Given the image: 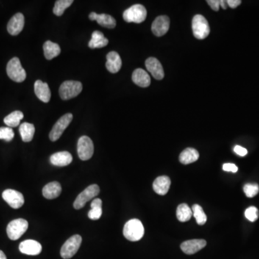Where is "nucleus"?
<instances>
[{
	"mask_svg": "<svg viewBox=\"0 0 259 259\" xmlns=\"http://www.w3.org/2000/svg\"><path fill=\"white\" fill-rule=\"evenodd\" d=\"M144 227L141 221L138 219H132L128 221L123 228V235L130 241H138L144 235Z\"/></svg>",
	"mask_w": 259,
	"mask_h": 259,
	"instance_id": "nucleus-1",
	"label": "nucleus"
},
{
	"mask_svg": "<svg viewBox=\"0 0 259 259\" xmlns=\"http://www.w3.org/2000/svg\"><path fill=\"white\" fill-rule=\"evenodd\" d=\"M123 17L127 23H141L147 17V10L142 4H134L125 10Z\"/></svg>",
	"mask_w": 259,
	"mask_h": 259,
	"instance_id": "nucleus-2",
	"label": "nucleus"
},
{
	"mask_svg": "<svg viewBox=\"0 0 259 259\" xmlns=\"http://www.w3.org/2000/svg\"><path fill=\"white\" fill-rule=\"evenodd\" d=\"M7 74L9 79L14 82H24L26 79V72L22 66L20 59L18 58H12L7 65Z\"/></svg>",
	"mask_w": 259,
	"mask_h": 259,
	"instance_id": "nucleus-3",
	"label": "nucleus"
},
{
	"mask_svg": "<svg viewBox=\"0 0 259 259\" xmlns=\"http://www.w3.org/2000/svg\"><path fill=\"white\" fill-rule=\"evenodd\" d=\"M82 91V84L77 81H65L59 88V95L63 100L76 97Z\"/></svg>",
	"mask_w": 259,
	"mask_h": 259,
	"instance_id": "nucleus-4",
	"label": "nucleus"
},
{
	"mask_svg": "<svg viewBox=\"0 0 259 259\" xmlns=\"http://www.w3.org/2000/svg\"><path fill=\"white\" fill-rule=\"evenodd\" d=\"M28 223L23 218L14 220L9 223L7 227V233L9 238L12 241L18 240L23 234L27 231Z\"/></svg>",
	"mask_w": 259,
	"mask_h": 259,
	"instance_id": "nucleus-5",
	"label": "nucleus"
},
{
	"mask_svg": "<svg viewBox=\"0 0 259 259\" xmlns=\"http://www.w3.org/2000/svg\"><path fill=\"white\" fill-rule=\"evenodd\" d=\"M82 238L79 235H74L68 238L61 249V256L65 259L72 258L79 251Z\"/></svg>",
	"mask_w": 259,
	"mask_h": 259,
	"instance_id": "nucleus-6",
	"label": "nucleus"
},
{
	"mask_svg": "<svg viewBox=\"0 0 259 259\" xmlns=\"http://www.w3.org/2000/svg\"><path fill=\"white\" fill-rule=\"evenodd\" d=\"M99 187L97 185H92L86 188L82 193L78 195L76 200L74 202V207L76 210H80L83 208L86 203L95 196H97L99 193Z\"/></svg>",
	"mask_w": 259,
	"mask_h": 259,
	"instance_id": "nucleus-7",
	"label": "nucleus"
},
{
	"mask_svg": "<svg viewBox=\"0 0 259 259\" xmlns=\"http://www.w3.org/2000/svg\"><path fill=\"white\" fill-rule=\"evenodd\" d=\"M193 31L194 37L197 39H204L210 34V29L208 22L204 16L196 15L193 20Z\"/></svg>",
	"mask_w": 259,
	"mask_h": 259,
	"instance_id": "nucleus-8",
	"label": "nucleus"
},
{
	"mask_svg": "<svg viewBox=\"0 0 259 259\" xmlns=\"http://www.w3.org/2000/svg\"><path fill=\"white\" fill-rule=\"evenodd\" d=\"M72 120V114L67 113L64 116H62L59 121L56 122V124L54 125V127H53L52 130L50 132V140L53 142L59 140L60 137L62 136L63 132H65V130L69 126Z\"/></svg>",
	"mask_w": 259,
	"mask_h": 259,
	"instance_id": "nucleus-9",
	"label": "nucleus"
},
{
	"mask_svg": "<svg viewBox=\"0 0 259 259\" xmlns=\"http://www.w3.org/2000/svg\"><path fill=\"white\" fill-rule=\"evenodd\" d=\"M77 153L79 159L82 161H87L93 157L94 144L91 138L84 135L79 139L77 143Z\"/></svg>",
	"mask_w": 259,
	"mask_h": 259,
	"instance_id": "nucleus-10",
	"label": "nucleus"
},
{
	"mask_svg": "<svg viewBox=\"0 0 259 259\" xmlns=\"http://www.w3.org/2000/svg\"><path fill=\"white\" fill-rule=\"evenodd\" d=\"M2 198L13 209L20 208L25 202L24 196L22 193L10 189L3 192Z\"/></svg>",
	"mask_w": 259,
	"mask_h": 259,
	"instance_id": "nucleus-11",
	"label": "nucleus"
},
{
	"mask_svg": "<svg viewBox=\"0 0 259 259\" xmlns=\"http://www.w3.org/2000/svg\"><path fill=\"white\" fill-rule=\"evenodd\" d=\"M169 26V18L166 15H162L155 19L151 26V31L156 36H163L168 32Z\"/></svg>",
	"mask_w": 259,
	"mask_h": 259,
	"instance_id": "nucleus-12",
	"label": "nucleus"
},
{
	"mask_svg": "<svg viewBox=\"0 0 259 259\" xmlns=\"http://www.w3.org/2000/svg\"><path fill=\"white\" fill-rule=\"evenodd\" d=\"M146 66L148 71L157 80H162L164 77V71L163 66L156 58H148L146 61Z\"/></svg>",
	"mask_w": 259,
	"mask_h": 259,
	"instance_id": "nucleus-13",
	"label": "nucleus"
},
{
	"mask_svg": "<svg viewBox=\"0 0 259 259\" xmlns=\"http://www.w3.org/2000/svg\"><path fill=\"white\" fill-rule=\"evenodd\" d=\"M206 244L207 242L203 239L189 240L181 244V249L185 254L192 255L204 249Z\"/></svg>",
	"mask_w": 259,
	"mask_h": 259,
	"instance_id": "nucleus-14",
	"label": "nucleus"
},
{
	"mask_svg": "<svg viewBox=\"0 0 259 259\" xmlns=\"http://www.w3.org/2000/svg\"><path fill=\"white\" fill-rule=\"evenodd\" d=\"M25 25L24 15L17 13L9 20L7 24V31L10 35H18L23 31Z\"/></svg>",
	"mask_w": 259,
	"mask_h": 259,
	"instance_id": "nucleus-15",
	"label": "nucleus"
},
{
	"mask_svg": "<svg viewBox=\"0 0 259 259\" xmlns=\"http://www.w3.org/2000/svg\"><path fill=\"white\" fill-rule=\"evenodd\" d=\"M19 249L20 252L26 255L36 256L41 252L42 246L40 243L34 240H26L20 243Z\"/></svg>",
	"mask_w": 259,
	"mask_h": 259,
	"instance_id": "nucleus-16",
	"label": "nucleus"
},
{
	"mask_svg": "<svg viewBox=\"0 0 259 259\" xmlns=\"http://www.w3.org/2000/svg\"><path fill=\"white\" fill-rule=\"evenodd\" d=\"M35 95L40 101L48 103L51 99V93L48 84L42 82L41 80H37L34 85Z\"/></svg>",
	"mask_w": 259,
	"mask_h": 259,
	"instance_id": "nucleus-17",
	"label": "nucleus"
},
{
	"mask_svg": "<svg viewBox=\"0 0 259 259\" xmlns=\"http://www.w3.org/2000/svg\"><path fill=\"white\" fill-rule=\"evenodd\" d=\"M122 60L121 56L115 51H111L107 55L106 68L112 74H116L121 70Z\"/></svg>",
	"mask_w": 259,
	"mask_h": 259,
	"instance_id": "nucleus-18",
	"label": "nucleus"
},
{
	"mask_svg": "<svg viewBox=\"0 0 259 259\" xmlns=\"http://www.w3.org/2000/svg\"><path fill=\"white\" fill-rule=\"evenodd\" d=\"M91 20H96L98 24L100 25L102 27L107 28H115L116 26V20L115 19L112 17L111 15H107V14H100L98 15L96 12H91L89 15Z\"/></svg>",
	"mask_w": 259,
	"mask_h": 259,
	"instance_id": "nucleus-19",
	"label": "nucleus"
},
{
	"mask_svg": "<svg viewBox=\"0 0 259 259\" xmlns=\"http://www.w3.org/2000/svg\"><path fill=\"white\" fill-rule=\"evenodd\" d=\"M73 157L68 151L55 153L50 159V162L54 166H66L72 162Z\"/></svg>",
	"mask_w": 259,
	"mask_h": 259,
	"instance_id": "nucleus-20",
	"label": "nucleus"
},
{
	"mask_svg": "<svg viewBox=\"0 0 259 259\" xmlns=\"http://www.w3.org/2000/svg\"><path fill=\"white\" fill-rule=\"evenodd\" d=\"M171 186V180L166 176H159L153 184V189L157 194L165 195L167 194Z\"/></svg>",
	"mask_w": 259,
	"mask_h": 259,
	"instance_id": "nucleus-21",
	"label": "nucleus"
},
{
	"mask_svg": "<svg viewBox=\"0 0 259 259\" xmlns=\"http://www.w3.org/2000/svg\"><path fill=\"white\" fill-rule=\"evenodd\" d=\"M132 80L140 87H148L151 84V78L145 70L137 68L132 75Z\"/></svg>",
	"mask_w": 259,
	"mask_h": 259,
	"instance_id": "nucleus-22",
	"label": "nucleus"
},
{
	"mask_svg": "<svg viewBox=\"0 0 259 259\" xmlns=\"http://www.w3.org/2000/svg\"><path fill=\"white\" fill-rule=\"evenodd\" d=\"M62 191V186L59 182H50L43 187V195L46 199H54L60 196Z\"/></svg>",
	"mask_w": 259,
	"mask_h": 259,
	"instance_id": "nucleus-23",
	"label": "nucleus"
},
{
	"mask_svg": "<svg viewBox=\"0 0 259 259\" xmlns=\"http://www.w3.org/2000/svg\"><path fill=\"white\" fill-rule=\"evenodd\" d=\"M199 152L193 148H187L181 153L179 161L183 164L187 165L194 163L199 159Z\"/></svg>",
	"mask_w": 259,
	"mask_h": 259,
	"instance_id": "nucleus-24",
	"label": "nucleus"
},
{
	"mask_svg": "<svg viewBox=\"0 0 259 259\" xmlns=\"http://www.w3.org/2000/svg\"><path fill=\"white\" fill-rule=\"evenodd\" d=\"M109 40L104 37V34L100 31H96L92 35V38L89 42L88 46L92 49L104 48L108 44Z\"/></svg>",
	"mask_w": 259,
	"mask_h": 259,
	"instance_id": "nucleus-25",
	"label": "nucleus"
},
{
	"mask_svg": "<svg viewBox=\"0 0 259 259\" xmlns=\"http://www.w3.org/2000/svg\"><path fill=\"white\" fill-rule=\"evenodd\" d=\"M45 58L47 60H51L61 54V48L57 43L48 40L43 45Z\"/></svg>",
	"mask_w": 259,
	"mask_h": 259,
	"instance_id": "nucleus-26",
	"label": "nucleus"
},
{
	"mask_svg": "<svg viewBox=\"0 0 259 259\" xmlns=\"http://www.w3.org/2000/svg\"><path fill=\"white\" fill-rule=\"evenodd\" d=\"M35 131V126L28 123H23V124L20 125V129H19L22 140L26 143L31 142L32 140Z\"/></svg>",
	"mask_w": 259,
	"mask_h": 259,
	"instance_id": "nucleus-27",
	"label": "nucleus"
},
{
	"mask_svg": "<svg viewBox=\"0 0 259 259\" xmlns=\"http://www.w3.org/2000/svg\"><path fill=\"white\" fill-rule=\"evenodd\" d=\"M102 202L99 198L93 199L91 204V210L88 213V217L93 221H97L102 216Z\"/></svg>",
	"mask_w": 259,
	"mask_h": 259,
	"instance_id": "nucleus-28",
	"label": "nucleus"
},
{
	"mask_svg": "<svg viewBox=\"0 0 259 259\" xmlns=\"http://www.w3.org/2000/svg\"><path fill=\"white\" fill-rule=\"evenodd\" d=\"M193 210L187 204H181L176 210V217L180 222L185 223L190 221L193 217Z\"/></svg>",
	"mask_w": 259,
	"mask_h": 259,
	"instance_id": "nucleus-29",
	"label": "nucleus"
},
{
	"mask_svg": "<svg viewBox=\"0 0 259 259\" xmlns=\"http://www.w3.org/2000/svg\"><path fill=\"white\" fill-rule=\"evenodd\" d=\"M23 118H24V115L23 112L15 111L5 117L4 122L9 128L18 127Z\"/></svg>",
	"mask_w": 259,
	"mask_h": 259,
	"instance_id": "nucleus-30",
	"label": "nucleus"
},
{
	"mask_svg": "<svg viewBox=\"0 0 259 259\" xmlns=\"http://www.w3.org/2000/svg\"><path fill=\"white\" fill-rule=\"evenodd\" d=\"M74 2L73 0H58L56 1L53 12L57 16H62L65 9Z\"/></svg>",
	"mask_w": 259,
	"mask_h": 259,
	"instance_id": "nucleus-31",
	"label": "nucleus"
},
{
	"mask_svg": "<svg viewBox=\"0 0 259 259\" xmlns=\"http://www.w3.org/2000/svg\"><path fill=\"white\" fill-rule=\"evenodd\" d=\"M193 213L196 223L199 226H203L207 222V215L204 213L203 209L199 204L193 206Z\"/></svg>",
	"mask_w": 259,
	"mask_h": 259,
	"instance_id": "nucleus-32",
	"label": "nucleus"
},
{
	"mask_svg": "<svg viewBox=\"0 0 259 259\" xmlns=\"http://www.w3.org/2000/svg\"><path fill=\"white\" fill-rule=\"evenodd\" d=\"M243 191L248 197L252 198L258 194L259 187L257 184H246L243 187Z\"/></svg>",
	"mask_w": 259,
	"mask_h": 259,
	"instance_id": "nucleus-33",
	"label": "nucleus"
},
{
	"mask_svg": "<svg viewBox=\"0 0 259 259\" xmlns=\"http://www.w3.org/2000/svg\"><path fill=\"white\" fill-rule=\"evenodd\" d=\"M15 136L13 130L9 127L0 128V140H4L9 142Z\"/></svg>",
	"mask_w": 259,
	"mask_h": 259,
	"instance_id": "nucleus-34",
	"label": "nucleus"
},
{
	"mask_svg": "<svg viewBox=\"0 0 259 259\" xmlns=\"http://www.w3.org/2000/svg\"><path fill=\"white\" fill-rule=\"evenodd\" d=\"M245 216L251 222H255L259 218V210L257 207H250L245 211Z\"/></svg>",
	"mask_w": 259,
	"mask_h": 259,
	"instance_id": "nucleus-35",
	"label": "nucleus"
},
{
	"mask_svg": "<svg viewBox=\"0 0 259 259\" xmlns=\"http://www.w3.org/2000/svg\"><path fill=\"white\" fill-rule=\"evenodd\" d=\"M223 168L224 171H231L232 173H236L238 171V167L233 163H225Z\"/></svg>",
	"mask_w": 259,
	"mask_h": 259,
	"instance_id": "nucleus-36",
	"label": "nucleus"
},
{
	"mask_svg": "<svg viewBox=\"0 0 259 259\" xmlns=\"http://www.w3.org/2000/svg\"><path fill=\"white\" fill-rule=\"evenodd\" d=\"M234 151H235V154H238L240 157H245V156L248 154L247 150L240 146H235V148H234Z\"/></svg>",
	"mask_w": 259,
	"mask_h": 259,
	"instance_id": "nucleus-37",
	"label": "nucleus"
},
{
	"mask_svg": "<svg viewBox=\"0 0 259 259\" xmlns=\"http://www.w3.org/2000/svg\"><path fill=\"white\" fill-rule=\"evenodd\" d=\"M207 4L210 6L212 9L215 11L219 10L220 8V1L219 0H208L207 1Z\"/></svg>",
	"mask_w": 259,
	"mask_h": 259,
	"instance_id": "nucleus-38",
	"label": "nucleus"
},
{
	"mask_svg": "<svg viewBox=\"0 0 259 259\" xmlns=\"http://www.w3.org/2000/svg\"><path fill=\"white\" fill-rule=\"evenodd\" d=\"M227 5L231 8H236L238 6L241 4V0H228L227 1Z\"/></svg>",
	"mask_w": 259,
	"mask_h": 259,
	"instance_id": "nucleus-39",
	"label": "nucleus"
},
{
	"mask_svg": "<svg viewBox=\"0 0 259 259\" xmlns=\"http://www.w3.org/2000/svg\"><path fill=\"white\" fill-rule=\"evenodd\" d=\"M220 6L223 7V9H226L227 7V1L225 0H220Z\"/></svg>",
	"mask_w": 259,
	"mask_h": 259,
	"instance_id": "nucleus-40",
	"label": "nucleus"
},
{
	"mask_svg": "<svg viewBox=\"0 0 259 259\" xmlns=\"http://www.w3.org/2000/svg\"><path fill=\"white\" fill-rule=\"evenodd\" d=\"M0 259H7L5 254H4V252L1 250H0Z\"/></svg>",
	"mask_w": 259,
	"mask_h": 259,
	"instance_id": "nucleus-41",
	"label": "nucleus"
}]
</instances>
